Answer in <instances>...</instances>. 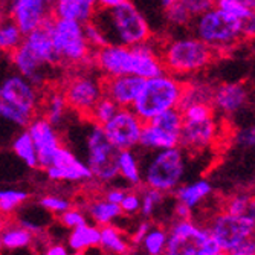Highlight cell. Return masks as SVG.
Segmentation results:
<instances>
[{"instance_id": "obj_33", "label": "cell", "mask_w": 255, "mask_h": 255, "mask_svg": "<svg viewBox=\"0 0 255 255\" xmlns=\"http://www.w3.org/2000/svg\"><path fill=\"white\" fill-rule=\"evenodd\" d=\"M25 34L17 26V23L8 15L0 20V51L9 55L21 44Z\"/></svg>"}, {"instance_id": "obj_55", "label": "cell", "mask_w": 255, "mask_h": 255, "mask_svg": "<svg viewBox=\"0 0 255 255\" xmlns=\"http://www.w3.org/2000/svg\"><path fill=\"white\" fill-rule=\"evenodd\" d=\"M46 2H48V3H49V5H51V6H52V3H54V2H55V0H46Z\"/></svg>"}, {"instance_id": "obj_23", "label": "cell", "mask_w": 255, "mask_h": 255, "mask_svg": "<svg viewBox=\"0 0 255 255\" xmlns=\"http://www.w3.org/2000/svg\"><path fill=\"white\" fill-rule=\"evenodd\" d=\"M213 191L214 187L210 180L196 179L193 182H182L173 191V194H174V202L182 203L188 210L194 211L213 196Z\"/></svg>"}, {"instance_id": "obj_9", "label": "cell", "mask_w": 255, "mask_h": 255, "mask_svg": "<svg viewBox=\"0 0 255 255\" xmlns=\"http://www.w3.org/2000/svg\"><path fill=\"white\" fill-rule=\"evenodd\" d=\"M49 31L60 66H81L92 63L94 49L86 40L83 23L77 20L51 17Z\"/></svg>"}, {"instance_id": "obj_1", "label": "cell", "mask_w": 255, "mask_h": 255, "mask_svg": "<svg viewBox=\"0 0 255 255\" xmlns=\"http://www.w3.org/2000/svg\"><path fill=\"white\" fill-rule=\"evenodd\" d=\"M92 63L97 66L103 78L136 75L145 80L164 72L159 43L153 38L133 46L107 43L94 51Z\"/></svg>"}, {"instance_id": "obj_54", "label": "cell", "mask_w": 255, "mask_h": 255, "mask_svg": "<svg viewBox=\"0 0 255 255\" xmlns=\"http://www.w3.org/2000/svg\"><path fill=\"white\" fill-rule=\"evenodd\" d=\"M6 220H8V219H5V217H3L2 214H0V229H2V228L5 226V223H6Z\"/></svg>"}, {"instance_id": "obj_27", "label": "cell", "mask_w": 255, "mask_h": 255, "mask_svg": "<svg viewBox=\"0 0 255 255\" xmlns=\"http://www.w3.org/2000/svg\"><path fill=\"white\" fill-rule=\"evenodd\" d=\"M83 211L86 213L87 220L95 223L97 226L117 223L118 220L124 217L120 205L107 200L106 197H98V199H92L86 202Z\"/></svg>"}, {"instance_id": "obj_36", "label": "cell", "mask_w": 255, "mask_h": 255, "mask_svg": "<svg viewBox=\"0 0 255 255\" xmlns=\"http://www.w3.org/2000/svg\"><path fill=\"white\" fill-rule=\"evenodd\" d=\"M223 211L236 216H255V205L252 194L246 191L234 193L226 199Z\"/></svg>"}, {"instance_id": "obj_24", "label": "cell", "mask_w": 255, "mask_h": 255, "mask_svg": "<svg viewBox=\"0 0 255 255\" xmlns=\"http://www.w3.org/2000/svg\"><path fill=\"white\" fill-rule=\"evenodd\" d=\"M66 246L72 254H87L100 246V226L95 223H84L69 229ZM100 251V249H98Z\"/></svg>"}, {"instance_id": "obj_48", "label": "cell", "mask_w": 255, "mask_h": 255, "mask_svg": "<svg viewBox=\"0 0 255 255\" xmlns=\"http://www.w3.org/2000/svg\"><path fill=\"white\" fill-rule=\"evenodd\" d=\"M44 254H48V255H67L69 254V249L67 246L63 243V242H52L49 243L48 246H46V249L43 251Z\"/></svg>"}, {"instance_id": "obj_30", "label": "cell", "mask_w": 255, "mask_h": 255, "mask_svg": "<svg viewBox=\"0 0 255 255\" xmlns=\"http://www.w3.org/2000/svg\"><path fill=\"white\" fill-rule=\"evenodd\" d=\"M40 107L43 110L41 117H44L57 128L66 123L67 113H69V110H71L61 90H51L49 94L43 98V101L40 103Z\"/></svg>"}, {"instance_id": "obj_18", "label": "cell", "mask_w": 255, "mask_h": 255, "mask_svg": "<svg viewBox=\"0 0 255 255\" xmlns=\"http://www.w3.org/2000/svg\"><path fill=\"white\" fill-rule=\"evenodd\" d=\"M6 6L8 15L23 34L34 31L52 17L51 5L46 0H8Z\"/></svg>"}, {"instance_id": "obj_44", "label": "cell", "mask_w": 255, "mask_h": 255, "mask_svg": "<svg viewBox=\"0 0 255 255\" xmlns=\"http://www.w3.org/2000/svg\"><path fill=\"white\" fill-rule=\"evenodd\" d=\"M151 223H153V222H151L150 219H142V220H139L137 223H134L133 231L128 234L130 243H131V246H133L134 251H137L139 245H141V242H142L144 236L147 234V231L150 229Z\"/></svg>"}, {"instance_id": "obj_35", "label": "cell", "mask_w": 255, "mask_h": 255, "mask_svg": "<svg viewBox=\"0 0 255 255\" xmlns=\"http://www.w3.org/2000/svg\"><path fill=\"white\" fill-rule=\"evenodd\" d=\"M139 193H141V210H139V214L142 216V219H154L159 210H162L168 194H164L148 187H144Z\"/></svg>"}, {"instance_id": "obj_32", "label": "cell", "mask_w": 255, "mask_h": 255, "mask_svg": "<svg viewBox=\"0 0 255 255\" xmlns=\"http://www.w3.org/2000/svg\"><path fill=\"white\" fill-rule=\"evenodd\" d=\"M168 239V229L164 225L151 223L147 234L144 236L141 245L137 248V252H144L148 255H162L165 254Z\"/></svg>"}, {"instance_id": "obj_16", "label": "cell", "mask_w": 255, "mask_h": 255, "mask_svg": "<svg viewBox=\"0 0 255 255\" xmlns=\"http://www.w3.org/2000/svg\"><path fill=\"white\" fill-rule=\"evenodd\" d=\"M49 180L66 183H87L92 182V173L87 164L80 159L71 148L61 145L54 154L51 164L43 168Z\"/></svg>"}, {"instance_id": "obj_20", "label": "cell", "mask_w": 255, "mask_h": 255, "mask_svg": "<svg viewBox=\"0 0 255 255\" xmlns=\"http://www.w3.org/2000/svg\"><path fill=\"white\" fill-rule=\"evenodd\" d=\"M144 78L136 75H120L103 78L104 95L118 107H131L141 92Z\"/></svg>"}, {"instance_id": "obj_57", "label": "cell", "mask_w": 255, "mask_h": 255, "mask_svg": "<svg viewBox=\"0 0 255 255\" xmlns=\"http://www.w3.org/2000/svg\"><path fill=\"white\" fill-rule=\"evenodd\" d=\"M0 52H2V51H0Z\"/></svg>"}, {"instance_id": "obj_26", "label": "cell", "mask_w": 255, "mask_h": 255, "mask_svg": "<svg viewBox=\"0 0 255 255\" xmlns=\"http://www.w3.org/2000/svg\"><path fill=\"white\" fill-rule=\"evenodd\" d=\"M51 9L54 17L86 23L92 20L98 5L97 0H55Z\"/></svg>"}, {"instance_id": "obj_14", "label": "cell", "mask_w": 255, "mask_h": 255, "mask_svg": "<svg viewBox=\"0 0 255 255\" xmlns=\"http://www.w3.org/2000/svg\"><path fill=\"white\" fill-rule=\"evenodd\" d=\"M61 92L69 109L87 117L95 103L104 95L103 78L89 72H81L69 78Z\"/></svg>"}, {"instance_id": "obj_13", "label": "cell", "mask_w": 255, "mask_h": 255, "mask_svg": "<svg viewBox=\"0 0 255 255\" xmlns=\"http://www.w3.org/2000/svg\"><path fill=\"white\" fill-rule=\"evenodd\" d=\"M182 128V110L179 107L165 110L145 121L139 136V144L144 151H154L179 145Z\"/></svg>"}, {"instance_id": "obj_40", "label": "cell", "mask_w": 255, "mask_h": 255, "mask_svg": "<svg viewBox=\"0 0 255 255\" xmlns=\"http://www.w3.org/2000/svg\"><path fill=\"white\" fill-rule=\"evenodd\" d=\"M214 5L217 8H220L222 11H225L226 14L239 18L240 21H243V20L255 15L254 8H251V6L239 2V0H216Z\"/></svg>"}, {"instance_id": "obj_22", "label": "cell", "mask_w": 255, "mask_h": 255, "mask_svg": "<svg viewBox=\"0 0 255 255\" xmlns=\"http://www.w3.org/2000/svg\"><path fill=\"white\" fill-rule=\"evenodd\" d=\"M9 57L15 72L29 80L38 89L49 80V71L52 67L46 66L40 60H37L23 44H20L14 52H11Z\"/></svg>"}, {"instance_id": "obj_7", "label": "cell", "mask_w": 255, "mask_h": 255, "mask_svg": "<svg viewBox=\"0 0 255 255\" xmlns=\"http://www.w3.org/2000/svg\"><path fill=\"white\" fill-rule=\"evenodd\" d=\"M188 31L206 46H210L216 54L233 51L243 40L242 21L216 5L196 15Z\"/></svg>"}, {"instance_id": "obj_3", "label": "cell", "mask_w": 255, "mask_h": 255, "mask_svg": "<svg viewBox=\"0 0 255 255\" xmlns=\"http://www.w3.org/2000/svg\"><path fill=\"white\" fill-rule=\"evenodd\" d=\"M159 55L164 71L179 78L196 77L211 66L216 52L190 31L159 44Z\"/></svg>"}, {"instance_id": "obj_39", "label": "cell", "mask_w": 255, "mask_h": 255, "mask_svg": "<svg viewBox=\"0 0 255 255\" xmlns=\"http://www.w3.org/2000/svg\"><path fill=\"white\" fill-rule=\"evenodd\" d=\"M38 205H40V208H43L46 213L54 214V216H58L63 211L69 210L71 206H74L72 200L69 197L63 196V194H54V193L43 194L38 199Z\"/></svg>"}, {"instance_id": "obj_42", "label": "cell", "mask_w": 255, "mask_h": 255, "mask_svg": "<svg viewBox=\"0 0 255 255\" xmlns=\"http://www.w3.org/2000/svg\"><path fill=\"white\" fill-rule=\"evenodd\" d=\"M120 208L123 214L127 217H134L139 214V210H141V193L137 191V188H131L130 191L126 190V194L120 202Z\"/></svg>"}, {"instance_id": "obj_34", "label": "cell", "mask_w": 255, "mask_h": 255, "mask_svg": "<svg viewBox=\"0 0 255 255\" xmlns=\"http://www.w3.org/2000/svg\"><path fill=\"white\" fill-rule=\"evenodd\" d=\"M29 200V193L18 188L0 190V214L5 219H11L20 208Z\"/></svg>"}, {"instance_id": "obj_31", "label": "cell", "mask_w": 255, "mask_h": 255, "mask_svg": "<svg viewBox=\"0 0 255 255\" xmlns=\"http://www.w3.org/2000/svg\"><path fill=\"white\" fill-rule=\"evenodd\" d=\"M11 151L15 154L17 159H20V162L26 168L29 170H37L40 168L38 165V156H37V150L35 145L32 142V137L28 133L26 127L21 128L11 141Z\"/></svg>"}, {"instance_id": "obj_19", "label": "cell", "mask_w": 255, "mask_h": 255, "mask_svg": "<svg viewBox=\"0 0 255 255\" xmlns=\"http://www.w3.org/2000/svg\"><path fill=\"white\" fill-rule=\"evenodd\" d=\"M211 107L220 117H234L246 109L249 87L245 83H222L211 92Z\"/></svg>"}, {"instance_id": "obj_12", "label": "cell", "mask_w": 255, "mask_h": 255, "mask_svg": "<svg viewBox=\"0 0 255 255\" xmlns=\"http://www.w3.org/2000/svg\"><path fill=\"white\" fill-rule=\"evenodd\" d=\"M206 228L219 245L222 254L234 255L240 245L254 239L255 216H236L222 211L210 220V225Z\"/></svg>"}, {"instance_id": "obj_5", "label": "cell", "mask_w": 255, "mask_h": 255, "mask_svg": "<svg viewBox=\"0 0 255 255\" xmlns=\"http://www.w3.org/2000/svg\"><path fill=\"white\" fill-rule=\"evenodd\" d=\"M145 153L141 159L142 185L171 194L187 176V151L177 145Z\"/></svg>"}, {"instance_id": "obj_43", "label": "cell", "mask_w": 255, "mask_h": 255, "mask_svg": "<svg viewBox=\"0 0 255 255\" xmlns=\"http://www.w3.org/2000/svg\"><path fill=\"white\" fill-rule=\"evenodd\" d=\"M83 28H84V35H86V40H87V43L90 44V48L92 49H98V48H101V46H104V44H107V41H106V38H104V35H103V32L98 29V26L95 25L94 21H86V23H83Z\"/></svg>"}, {"instance_id": "obj_45", "label": "cell", "mask_w": 255, "mask_h": 255, "mask_svg": "<svg viewBox=\"0 0 255 255\" xmlns=\"http://www.w3.org/2000/svg\"><path fill=\"white\" fill-rule=\"evenodd\" d=\"M234 142L237 147L245 148V150H251L254 148L255 144V130L254 127H245L242 130H239L234 136Z\"/></svg>"}, {"instance_id": "obj_49", "label": "cell", "mask_w": 255, "mask_h": 255, "mask_svg": "<svg viewBox=\"0 0 255 255\" xmlns=\"http://www.w3.org/2000/svg\"><path fill=\"white\" fill-rule=\"evenodd\" d=\"M124 194H126V190H124V188H120V187H110V188L106 190L104 197H106L107 200L113 202V203H118V205H120V202L123 200Z\"/></svg>"}, {"instance_id": "obj_11", "label": "cell", "mask_w": 255, "mask_h": 255, "mask_svg": "<svg viewBox=\"0 0 255 255\" xmlns=\"http://www.w3.org/2000/svg\"><path fill=\"white\" fill-rule=\"evenodd\" d=\"M167 229L165 254L168 255H222L208 228L191 219H174Z\"/></svg>"}, {"instance_id": "obj_10", "label": "cell", "mask_w": 255, "mask_h": 255, "mask_svg": "<svg viewBox=\"0 0 255 255\" xmlns=\"http://www.w3.org/2000/svg\"><path fill=\"white\" fill-rule=\"evenodd\" d=\"M84 148H86V164L92 173L94 180L103 185H109L118 179L117 156L118 150L115 148L104 134L101 126L92 123L86 124L84 130Z\"/></svg>"}, {"instance_id": "obj_17", "label": "cell", "mask_w": 255, "mask_h": 255, "mask_svg": "<svg viewBox=\"0 0 255 255\" xmlns=\"http://www.w3.org/2000/svg\"><path fill=\"white\" fill-rule=\"evenodd\" d=\"M28 133L32 137V142L37 150L38 165L40 168H46L57 153V150L63 145V139L55 126H52L44 117H34L26 126Z\"/></svg>"}, {"instance_id": "obj_21", "label": "cell", "mask_w": 255, "mask_h": 255, "mask_svg": "<svg viewBox=\"0 0 255 255\" xmlns=\"http://www.w3.org/2000/svg\"><path fill=\"white\" fill-rule=\"evenodd\" d=\"M49 20L44 21L41 26L35 28L34 31L25 34V38H23L21 44L43 64L49 66V67H57V66H60V60L57 57V52L52 44L51 31H49Z\"/></svg>"}, {"instance_id": "obj_50", "label": "cell", "mask_w": 255, "mask_h": 255, "mask_svg": "<svg viewBox=\"0 0 255 255\" xmlns=\"http://www.w3.org/2000/svg\"><path fill=\"white\" fill-rule=\"evenodd\" d=\"M255 254V240L249 239L246 240L243 245H240L237 248V251L234 252V255H254Z\"/></svg>"}, {"instance_id": "obj_41", "label": "cell", "mask_w": 255, "mask_h": 255, "mask_svg": "<svg viewBox=\"0 0 255 255\" xmlns=\"http://www.w3.org/2000/svg\"><path fill=\"white\" fill-rule=\"evenodd\" d=\"M57 220L67 231L69 229H74V228H77V226L84 225V223L89 222L86 213L81 210V208H77V206H71L69 210H66L61 214H58L57 216Z\"/></svg>"}, {"instance_id": "obj_46", "label": "cell", "mask_w": 255, "mask_h": 255, "mask_svg": "<svg viewBox=\"0 0 255 255\" xmlns=\"http://www.w3.org/2000/svg\"><path fill=\"white\" fill-rule=\"evenodd\" d=\"M179 2L187 8L193 17L205 12L206 9H210L211 6H214L216 0H179Z\"/></svg>"}, {"instance_id": "obj_29", "label": "cell", "mask_w": 255, "mask_h": 255, "mask_svg": "<svg viewBox=\"0 0 255 255\" xmlns=\"http://www.w3.org/2000/svg\"><path fill=\"white\" fill-rule=\"evenodd\" d=\"M117 167H118V177H121L124 182H127L131 188H141L142 187L141 156L134 151V148L118 151Z\"/></svg>"}, {"instance_id": "obj_25", "label": "cell", "mask_w": 255, "mask_h": 255, "mask_svg": "<svg viewBox=\"0 0 255 255\" xmlns=\"http://www.w3.org/2000/svg\"><path fill=\"white\" fill-rule=\"evenodd\" d=\"M98 249L103 254H112V255H126L134 252L128 234H126L117 223L100 226Z\"/></svg>"}, {"instance_id": "obj_28", "label": "cell", "mask_w": 255, "mask_h": 255, "mask_svg": "<svg viewBox=\"0 0 255 255\" xmlns=\"http://www.w3.org/2000/svg\"><path fill=\"white\" fill-rule=\"evenodd\" d=\"M35 234H32L29 229L21 226L20 223H11L6 220L5 226L0 229V240H2L3 251L17 252V251H26L34 246Z\"/></svg>"}, {"instance_id": "obj_38", "label": "cell", "mask_w": 255, "mask_h": 255, "mask_svg": "<svg viewBox=\"0 0 255 255\" xmlns=\"http://www.w3.org/2000/svg\"><path fill=\"white\" fill-rule=\"evenodd\" d=\"M118 106L115 104L109 97H106V95H103L97 103H95V106L92 107V110L89 112V120L92 121V123H95V124H98V126H104L115 113L118 112Z\"/></svg>"}, {"instance_id": "obj_6", "label": "cell", "mask_w": 255, "mask_h": 255, "mask_svg": "<svg viewBox=\"0 0 255 255\" xmlns=\"http://www.w3.org/2000/svg\"><path fill=\"white\" fill-rule=\"evenodd\" d=\"M183 90L185 81L164 71L144 80L131 109L145 123L162 112L180 107Z\"/></svg>"}, {"instance_id": "obj_4", "label": "cell", "mask_w": 255, "mask_h": 255, "mask_svg": "<svg viewBox=\"0 0 255 255\" xmlns=\"http://www.w3.org/2000/svg\"><path fill=\"white\" fill-rule=\"evenodd\" d=\"M40 92L29 80L14 72L0 83V120L25 128L40 109Z\"/></svg>"}, {"instance_id": "obj_15", "label": "cell", "mask_w": 255, "mask_h": 255, "mask_svg": "<svg viewBox=\"0 0 255 255\" xmlns=\"http://www.w3.org/2000/svg\"><path fill=\"white\" fill-rule=\"evenodd\" d=\"M144 121L133 112L131 107H120L113 117L101 126L109 142L120 150H131L139 144Z\"/></svg>"}, {"instance_id": "obj_2", "label": "cell", "mask_w": 255, "mask_h": 255, "mask_svg": "<svg viewBox=\"0 0 255 255\" xmlns=\"http://www.w3.org/2000/svg\"><path fill=\"white\" fill-rule=\"evenodd\" d=\"M110 44L133 46L151 38L150 23L131 0L115 8H98L92 17Z\"/></svg>"}, {"instance_id": "obj_47", "label": "cell", "mask_w": 255, "mask_h": 255, "mask_svg": "<svg viewBox=\"0 0 255 255\" xmlns=\"http://www.w3.org/2000/svg\"><path fill=\"white\" fill-rule=\"evenodd\" d=\"M242 34L243 40H252L255 35V15L242 21Z\"/></svg>"}, {"instance_id": "obj_51", "label": "cell", "mask_w": 255, "mask_h": 255, "mask_svg": "<svg viewBox=\"0 0 255 255\" xmlns=\"http://www.w3.org/2000/svg\"><path fill=\"white\" fill-rule=\"evenodd\" d=\"M124 2H128V0H97V5L98 8H115Z\"/></svg>"}, {"instance_id": "obj_37", "label": "cell", "mask_w": 255, "mask_h": 255, "mask_svg": "<svg viewBox=\"0 0 255 255\" xmlns=\"http://www.w3.org/2000/svg\"><path fill=\"white\" fill-rule=\"evenodd\" d=\"M164 12H165V20L168 23V26L176 28V29H188L194 18L191 12L183 6L179 0L173 5H170L168 8H165Z\"/></svg>"}, {"instance_id": "obj_56", "label": "cell", "mask_w": 255, "mask_h": 255, "mask_svg": "<svg viewBox=\"0 0 255 255\" xmlns=\"http://www.w3.org/2000/svg\"><path fill=\"white\" fill-rule=\"evenodd\" d=\"M3 251V248H2V240H0V252H2Z\"/></svg>"}, {"instance_id": "obj_53", "label": "cell", "mask_w": 255, "mask_h": 255, "mask_svg": "<svg viewBox=\"0 0 255 255\" xmlns=\"http://www.w3.org/2000/svg\"><path fill=\"white\" fill-rule=\"evenodd\" d=\"M239 2H242V3H245V5H248L251 8H255V0H239Z\"/></svg>"}, {"instance_id": "obj_52", "label": "cell", "mask_w": 255, "mask_h": 255, "mask_svg": "<svg viewBox=\"0 0 255 255\" xmlns=\"http://www.w3.org/2000/svg\"><path fill=\"white\" fill-rule=\"evenodd\" d=\"M157 2V5L160 6V9H165V8H168L170 5H173L174 2H177V0H156Z\"/></svg>"}, {"instance_id": "obj_8", "label": "cell", "mask_w": 255, "mask_h": 255, "mask_svg": "<svg viewBox=\"0 0 255 255\" xmlns=\"http://www.w3.org/2000/svg\"><path fill=\"white\" fill-rule=\"evenodd\" d=\"M182 110V128L179 147L187 154L210 150L219 137V123L210 103H193L179 107Z\"/></svg>"}]
</instances>
